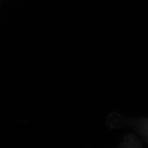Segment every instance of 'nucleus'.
Here are the masks:
<instances>
[{"label": "nucleus", "mask_w": 148, "mask_h": 148, "mask_svg": "<svg viewBox=\"0 0 148 148\" xmlns=\"http://www.w3.org/2000/svg\"><path fill=\"white\" fill-rule=\"evenodd\" d=\"M143 133H144V134H145V136H146V137L148 138V129H146V130H143Z\"/></svg>", "instance_id": "nucleus-1"}]
</instances>
